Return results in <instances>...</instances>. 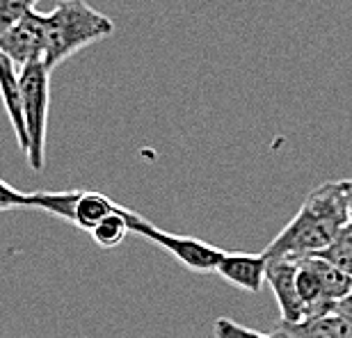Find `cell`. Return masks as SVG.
I'll return each mask as SVG.
<instances>
[{"instance_id":"6da1fadb","label":"cell","mask_w":352,"mask_h":338,"mask_svg":"<svg viewBox=\"0 0 352 338\" xmlns=\"http://www.w3.org/2000/svg\"><path fill=\"white\" fill-rule=\"evenodd\" d=\"M348 222V203L341 181H327L307 194L298 215L274 236V240L261 254L265 258L293 260L316 256Z\"/></svg>"},{"instance_id":"7a4b0ae2","label":"cell","mask_w":352,"mask_h":338,"mask_svg":"<svg viewBox=\"0 0 352 338\" xmlns=\"http://www.w3.org/2000/svg\"><path fill=\"white\" fill-rule=\"evenodd\" d=\"M46 16V67L53 69L74 58L82 48L108 39L115 21L94 10L85 0H60Z\"/></svg>"},{"instance_id":"3957f363","label":"cell","mask_w":352,"mask_h":338,"mask_svg":"<svg viewBox=\"0 0 352 338\" xmlns=\"http://www.w3.org/2000/svg\"><path fill=\"white\" fill-rule=\"evenodd\" d=\"M51 69L44 60L30 62L19 71L21 96H23V119L28 133V165L34 172L44 169L48 108H51Z\"/></svg>"},{"instance_id":"277c9868","label":"cell","mask_w":352,"mask_h":338,"mask_svg":"<svg viewBox=\"0 0 352 338\" xmlns=\"http://www.w3.org/2000/svg\"><path fill=\"white\" fill-rule=\"evenodd\" d=\"M298 295L305 304L307 318L334 311V304L352 293V277L343 274L322 256H305L298 260L295 272Z\"/></svg>"},{"instance_id":"5b68a950","label":"cell","mask_w":352,"mask_h":338,"mask_svg":"<svg viewBox=\"0 0 352 338\" xmlns=\"http://www.w3.org/2000/svg\"><path fill=\"white\" fill-rule=\"evenodd\" d=\"M124 217H126V222H129L131 234L142 236L146 240H151L153 245H158V247H163L165 251H170L190 272H197V274L215 272L217 263H220V258L224 256V249L215 247V245L204 243L199 238H192V236H179V234H170V231H163V229H158L156 224H151L149 220H144L142 215L133 213L129 208H124Z\"/></svg>"},{"instance_id":"8992f818","label":"cell","mask_w":352,"mask_h":338,"mask_svg":"<svg viewBox=\"0 0 352 338\" xmlns=\"http://www.w3.org/2000/svg\"><path fill=\"white\" fill-rule=\"evenodd\" d=\"M0 53L23 69L30 62L44 60L46 55V16L37 10L28 12L19 23L0 34Z\"/></svg>"},{"instance_id":"52a82bcc","label":"cell","mask_w":352,"mask_h":338,"mask_svg":"<svg viewBox=\"0 0 352 338\" xmlns=\"http://www.w3.org/2000/svg\"><path fill=\"white\" fill-rule=\"evenodd\" d=\"M298 260L293 258H265V281L272 288L274 300L279 304L281 322H300L307 318L305 304L298 295L295 284Z\"/></svg>"},{"instance_id":"ba28073f","label":"cell","mask_w":352,"mask_h":338,"mask_svg":"<svg viewBox=\"0 0 352 338\" xmlns=\"http://www.w3.org/2000/svg\"><path fill=\"white\" fill-rule=\"evenodd\" d=\"M215 272L227 284L241 288L245 293H261L265 284V256L263 254H245V251H224Z\"/></svg>"},{"instance_id":"9c48e42d","label":"cell","mask_w":352,"mask_h":338,"mask_svg":"<svg viewBox=\"0 0 352 338\" xmlns=\"http://www.w3.org/2000/svg\"><path fill=\"white\" fill-rule=\"evenodd\" d=\"M0 101H3L10 124L16 135V142L21 151H28V133H25V119H23V96H21V82H19V69L14 67L10 58L0 53Z\"/></svg>"},{"instance_id":"30bf717a","label":"cell","mask_w":352,"mask_h":338,"mask_svg":"<svg viewBox=\"0 0 352 338\" xmlns=\"http://www.w3.org/2000/svg\"><path fill=\"white\" fill-rule=\"evenodd\" d=\"M274 334L281 338H352V325L343 315L329 311L300 322H279Z\"/></svg>"},{"instance_id":"8fae6325","label":"cell","mask_w":352,"mask_h":338,"mask_svg":"<svg viewBox=\"0 0 352 338\" xmlns=\"http://www.w3.org/2000/svg\"><path fill=\"white\" fill-rule=\"evenodd\" d=\"M119 208V203H115L110 196H105L103 192H94V190H80V196L76 201V220L74 227H78L82 231H89L96 227L98 222L105 220L108 215H112Z\"/></svg>"},{"instance_id":"7c38bea8","label":"cell","mask_w":352,"mask_h":338,"mask_svg":"<svg viewBox=\"0 0 352 338\" xmlns=\"http://www.w3.org/2000/svg\"><path fill=\"white\" fill-rule=\"evenodd\" d=\"M80 190H60V192H28V206L46 210L60 220L74 224L76 220V201Z\"/></svg>"},{"instance_id":"4fadbf2b","label":"cell","mask_w":352,"mask_h":338,"mask_svg":"<svg viewBox=\"0 0 352 338\" xmlns=\"http://www.w3.org/2000/svg\"><path fill=\"white\" fill-rule=\"evenodd\" d=\"M129 234L131 231H129V222H126V217H124V206H119L115 213L101 220L89 231V236L94 238V243L101 249H112V247H117V245H122L124 238Z\"/></svg>"},{"instance_id":"5bb4252c","label":"cell","mask_w":352,"mask_h":338,"mask_svg":"<svg viewBox=\"0 0 352 338\" xmlns=\"http://www.w3.org/2000/svg\"><path fill=\"white\" fill-rule=\"evenodd\" d=\"M318 256L329 260L334 267H339L343 274L352 277V224L350 222L336 234L334 240L329 243Z\"/></svg>"},{"instance_id":"9a60e30c","label":"cell","mask_w":352,"mask_h":338,"mask_svg":"<svg viewBox=\"0 0 352 338\" xmlns=\"http://www.w3.org/2000/svg\"><path fill=\"white\" fill-rule=\"evenodd\" d=\"M37 3L39 0H0V34L19 23L28 12H32Z\"/></svg>"},{"instance_id":"2e32d148","label":"cell","mask_w":352,"mask_h":338,"mask_svg":"<svg viewBox=\"0 0 352 338\" xmlns=\"http://www.w3.org/2000/svg\"><path fill=\"white\" fill-rule=\"evenodd\" d=\"M213 336L215 338H281L279 334H263L256 329H250L245 325H238L231 318H217L213 325Z\"/></svg>"},{"instance_id":"e0dca14e","label":"cell","mask_w":352,"mask_h":338,"mask_svg":"<svg viewBox=\"0 0 352 338\" xmlns=\"http://www.w3.org/2000/svg\"><path fill=\"white\" fill-rule=\"evenodd\" d=\"M21 208H30L28 206V192H21V190L12 188L10 183L0 179V213Z\"/></svg>"},{"instance_id":"ac0fdd59","label":"cell","mask_w":352,"mask_h":338,"mask_svg":"<svg viewBox=\"0 0 352 338\" xmlns=\"http://www.w3.org/2000/svg\"><path fill=\"white\" fill-rule=\"evenodd\" d=\"M334 313H339V315H343L350 325H352V293L348 295V297H343V300H339L334 304Z\"/></svg>"},{"instance_id":"d6986e66","label":"cell","mask_w":352,"mask_h":338,"mask_svg":"<svg viewBox=\"0 0 352 338\" xmlns=\"http://www.w3.org/2000/svg\"><path fill=\"white\" fill-rule=\"evenodd\" d=\"M341 188H343V194H346V203H348V220L352 224V179L341 181Z\"/></svg>"}]
</instances>
